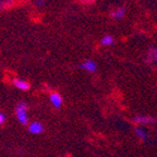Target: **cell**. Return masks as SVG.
Segmentation results:
<instances>
[{
    "instance_id": "6da1fadb",
    "label": "cell",
    "mask_w": 157,
    "mask_h": 157,
    "mask_svg": "<svg viewBox=\"0 0 157 157\" xmlns=\"http://www.w3.org/2000/svg\"><path fill=\"white\" fill-rule=\"evenodd\" d=\"M15 116H17V120L20 121V123L22 124H27L29 122V117H27V105L23 101H21L20 104H17V106L15 107Z\"/></svg>"
},
{
    "instance_id": "7a4b0ae2",
    "label": "cell",
    "mask_w": 157,
    "mask_h": 157,
    "mask_svg": "<svg viewBox=\"0 0 157 157\" xmlns=\"http://www.w3.org/2000/svg\"><path fill=\"white\" fill-rule=\"evenodd\" d=\"M135 123H137L139 125L143 127V125H146V124H152V123L156 122V119L152 116H148V115H139L133 119Z\"/></svg>"
},
{
    "instance_id": "3957f363",
    "label": "cell",
    "mask_w": 157,
    "mask_h": 157,
    "mask_svg": "<svg viewBox=\"0 0 157 157\" xmlns=\"http://www.w3.org/2000/svg\"><path fill=\"white\" fill-rule=\"evenodd\" d=\"M80 68H81L82 70H85V71H87V72L94 73V72H96V70H97V64H96L95 61L88 59V60H85V61L80 64Z\"/></svg>"
},
{
    "instance_id": "277c9868",
    "label": "cell",
    "mask_w": 157,
    "mask_h": 157,
    "mask_svg": "<svg viewBox=\"0 0 157 157\" xmlns=\"http://www.w3.org/2000/svg\"><path fill=\"white\" fill-rule=\"evenodd\" d=\"M145 60L150 64L157 63V47H153V48H150L147 50Z\"/></svg>"
},
{
    "instance_id": "5b68a950",
    "label": "cell",
    "mask_w": 157,
    "mask_h": 157,
    "mask_svg": "<svg viewBox=\"0 0 157 157\" xmlns=\"http://www.w3.org/2000/svg\"><path fill=\"white\" fill-rule=\"evenodd\" d=\"M49 101L52 103V105L54 106L55 108H60L62 106V97L60 94L58 93H50L49 95Z\"/></svg>"
},
{
    "instance_id": "8992f818",
    "label": "cell",
    "mask_w": 157,
    "mask_h": 157,
    "mask_svg": "<svg viewBox=\"0 0 157 157\" xmlns=\"http://www.w3.org/2000/svg\"><path fill=\"white\" fill-rule=\"evenodd\" d=\"M29 130L33 134H39V133H42L44 131V127L38 121H33V122H31L29 124Z\"/></svg>"
},
{
    "instance_id": "52a82bcc",
    "label": "cell",
    "mask_w": 157,
    "mask_h": 157,
    "mask_svg": "<svg viewBox=\"0 0 157 157\" xmlns=\"http://www.w3.org/2000/svg\"><path fill=\"white\" fill-rule=\"evenodd\" d=\"M134 132H135V135H136L141 141H143V142L148 140V133H147V131L145 130L143 127H141V125L135 128Z\"/></svg>"
},
{
    "instance_id": "ba28073f",
    "label": "cell",
    "mask_w": 157,
    "mask_h": 157,
    "mask_svg": "<svg viewBox=\"0 0 157 157\" xmlns=\"http://www.w3.org/2000/svg\"><path fill=\"white\" fill-rule=\"evenodd\" d=\"M124 14H125L124 8L119 7V8H116L115 10L111 11L110 17H111V19H113V20H121V19H123Z\"/></svg>"
},
{
    "instance_id": "9c48e42d",
    "label": "cell",
    "mask_w": 157,
    "mask_h": 157,
    "mask_svg": "<svg viewBox=\"0 0 157 157\" xmlns=\"http://www.w3.org/2000/svg\"><path fill=\"white\" fill-rule=\"evenodd\" d=\"M12 83L15 87L21 90V91H27L29 88V84L26 81H24V80H21V78H14Z\"/></svg>"
},
{
    "instance_id": "30bf717a",
    "label": "cell",
    "mask_w": 157,
    "mask_h": 157,
    "mask_svg": "<svg viewBox=\"0 0 157 157\" xmlns=\"http://www.w3.org/2000/svg\"><path fill=\"white\" fill-rule=\"evenodd\" d=\"M113 42H115V39H113V37L111 36V35H106L101 40L103 46H111V45L113 44Z\"/></svg>"
},
{
    "instance_id": "8fae6325",
    "label": "cell",
    "mask_w": 157,
    "mask_h": 157,
    "mask_svg": "<svg viewBox=\"0 0 157 157\" xmlns=\"http://www.w3.org/2000/svg\"><path fill=\"white\" fill-rule=\"evenodd\" d=\"M5 120H6L5 115H3L2 113H0V124H2V123L5 122Z\"/></svg>"
},
{
    "instance_id": "7c38bea8",
    "label": "cell",
    "mask_w": 157,
    "mask_h": 157,
    "mask_svg": "<svg viewBox=\"0 0 157 157\" xmlns=\"http://www.w3.org/2000/svg\"><path fill=\"white\" fill-rule=\"evenodd\" d=\"M81 2H83V3H86V5H88V3H92L94 1V0H80Z\"/></svg>"
},
{
    "instance_id": "4fadbf2b",
    "label": "cell",
    "mask_w": 157,
    "mask_h": 157,
    "mask_svg": "<svg viewBox=\"0 0 157 157\" xmlns=\"http://www.w3.org/2000/svg\"><path fill=\"white\" fill-rule=\"evenodd\" d=\"M37 5H38L39 7H42V6L44 5V1H43V0H38V1H37Z\"/></svg>"
}]
</instances>
